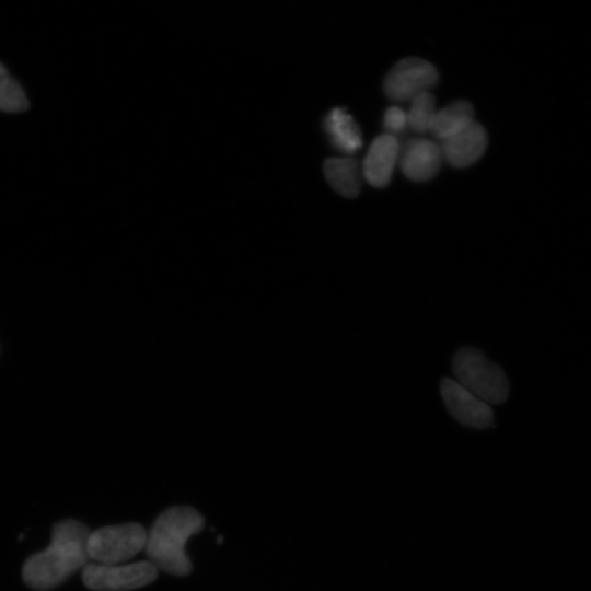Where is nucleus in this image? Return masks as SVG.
I'll list each match as a JSON object with an SVG mask.
<instances>
[{
  "instance_id": "nucleus-9",
  "label": "nucleus",
  "mask_w": 591,
  "mask_h": 591,
  "mask_svg": "<svg viewBox=\"0 0 591 591\" xmlns=\"http://www.w3.org/2000/svg\"><path fill=\"white\" fill-rule=\"evenodd\" d=\"M488 137L485 128L473 121L459 134L441 141L442 157L454 167L475 163L485 152Z\"/></svg>"
},
{
  "instance_id": "nucleus-16",
  "label": "nucleus",
  "mask_w": 591,
  "mask_h": 591,
  "mask_svg": "<svg viewBox=\"0 0 591 591\" xmlns=\"http://www.w3.org/2000/svg\"><path fill=\"white\" fill-rule=\"evenodd\" d=\"M383 125L393 134L403 131L407 125L406 113L398 106L389 107L384 113Z\"/></svg>"
},
{
  "instance_id": "nucleus-1",
  "label": "nucleus",
  "mask_w": 591,
  "mask_h": 591,
  "mask_svg": "<svg viewBox=\"0 0 591 591\" xmlns=\"http://www.w3.org/2000/svg\"><path fill=\"white\" fill-rule=\"evenodd\" d=\"M90 532L76 520L55 524L50 545L31 556L23 565L24 582L35 590H48L84 567L89 559L86 543Z\"/></svg>"
},
{
  "instance_id": "nucleus-13",
  "label": "nucleus",
  "mask_w": 591,
  "mask_h": 591,
  "mask_svg": "<svg viewBox=\"0 0 591 591\" xmlns=\"http://www.w3.org/2000/svg\"><path fill=\"white\" fill-rule=\"evenodd\" d=\"M473 121V105L467 101H456L436 113L429 131L442 141L459 134Z\"/></svg>"
},
{
  "instance_id": "nucleus-2",
  "label": "nucleus",
  "mask_w": 591,
  "mask_h": 591,
  "mask_svg": "<svg viewBox=\"0 0 591 591\" xmlns=\"http://www.w3.org/2000/svg\"><path fill=\"white\" fill-rule=\"evenodd\" d=\"M202 525L204 519L194 508L176 506L163 511L147 533L144 548L150 561L172 575L189 573L192 563L185 553V545Z\"/></svg>"
},
{
  "instance_id": "nucleus-15",
  "label": "nucleus",
  "mask_w": 591,
  "mask_h": 591,
  "mask_svg": "<svg viewBox=\"0 0 591 591\" xmlns=\"http://www.w3.org/2000/svg\"><path fill=\"white\" fill-rule=\"evenodd\" d=\"M28 108V100L21 84L10 76L0 80V111L22 113Z\"/></svg>"
},
{
  "instance_id": "nucleus-11",
  "label": "nucleus",
  "mask_w": 591,
  "mask_h": 591,
  "mask_svg": "<svg viewBox=\"0 0 591 591\" xmlns=\"http://www.w3.org/2000/svg\"><path fill=\"white\" fill-rule=\"evenodd\" d=\"M323 128L331 144L343 153L351 154L362 147L360 128L345 108L331 109L323 119Z\"/></svg>"
},
{
  "instance_id": "nucleus-4",
  "label": "nucleus",
  "mask_w": 591,
  "mask_h": 591,
  "mask_svg": "<svg viewBox=\"0 0 591 591\" xmlns=\"http://www.w3.org/2000/svg\"><path fill=\"white\" fill-rule=\"evenodd\" d=\"M146 541L147 532L138 523L108 525L90 532L88 555L95 563L118 564L144 548Z\"/></svg>"
},
{
  "instance_id": "nucleus-6",
  "label": "nucleus",
  "mask_w": 591,
  "mask_h": 591,
  "mask_svg": "<svg viewBox=\"0 0 591 591\" xmlns=\"http://www.w3.org/2000/svg\"><path fill=\"white\" fill-rule=\"evenodd\" d=\"M438 80V70L431 62L407 57L389 70L383 80V91L392 101L406 102L436 86Z\"/></svg>"
},
{
  "instance_id": "nucleus-8",
  "label": "nucleus",
  "mask_w": 591,
  "mask_h": 591,
  "mask_svg": "<svg viewBox=\"0 0 591 591\" xmlns=\"http://www.w3.org/2000/svg\"><path fill=\"white\" fill-rule=\"evenodd\" d=\"M399 152L402 172L415 182L432 178L439 171L443 158L440 146L425 138L409 139Z\"/></svg>"
},
{
  "instance_id": "nucleus-5",
  "label": "nucleus",
  "mask_w": 591,
  "mask_h": 591,
  "mask_svg": "<svg viewBox=\"0 0 591 591\" xmlns=\"http://www.w3.org/2000/svg\"><path fill=\"white\" fill-rule=\"evenodd\" d=\"M158 568L149 561L128 565L86 564L83 567V583L97 591H126L147 586L155 580Z\"/></svg>"
},
{
  "instance_id": "nucleus-17",
  "label": "nucleus",
  "mask_w": 591,
  "mask_h": 591,
  "mask_svg": "<svg viewBox=\"0 0 591 591\" xmlns=\"http://www.w3.org/2000/svg\"><path fill=\"white\" fill-rule=\"evenodd\" d=\"M9 76L7 68L0 62V80Z\"/></svg>"
},
{
  "instance_id": "nucleus-12",
  "label": "nucleus",
  "mask_w": 591,
  "mask_h": 591,
  "mask_svg": "<svg viewBox=\"0 0 591 591\" xmlns=\"http://www.w3.org/2000/svg\"><path fill=\"white\" fill-rule=\"evenodd\" d=\"M324 175L329 185L340 195L355 198L361 188L358 162L350 158H329L324 162Z\"/></svg>"
},
{
  "instance_id": "nucleus-7",
  "label": "nucleus",
  "mask_w": 591,
  "mask_h": 591,
  "mask_svg": "<svg viewBox=\"0 0 591 591\" xmlns=\"http://www.w3.org/2000/svg\"><path fill=\"white\" fill-rule=\"evenodd\" d=\"M440 392L449 413L462 425L480 429L493 424L494 414L489 404L457 381L442 379Z\"/></svg>"
},
{
  "instance_id": "nucleus-10",
  "label": "nucleus",
  "mask_w": 591,
  "mask_h": 591,
  "mask_svg": "<svg viewBox=\"0 0 591 591\" xmlns=\"http://www.w3.org/2000/svg\"><path fill=\"white\" fill-rule=\"evenodd\" d=\"M399 151L394 135H381L372 141L362 163V174L369 184L381 188L390 183Z\"/></svg>"
},
{
  "instance_id": "nucleus-14",
  "label": "nucleus",
  "mask_w": 591,
  "mask_h": 591,
  "mask_svg": "<svg viewBox=\"0 0 591 591\" xmlns=\"http://www.w3.org/2000/svg\"><path fill=\"white\" fill-rule=\"evenodd\" d=\"M410 102V107L406 113L407 125L416 132H427L437 113L434 96L427 91L418 94Z\"/></svg>"
},
{
  "instance_id": "nucleus-3",
  "label": "nucleus",
  "mask_w": 591,
  "mask_h": 591,
  "mask_svg": "<svg viewBox=\"0 0 591 591\" xmlns=\"http://www.w3.org/2000/svg\"><path fill=\"white\" fill-rule=\"evenodd\" d=\"M452 369L456 381L484 402L498 405L507 399L509 385L505 372L480 350L460 349L453 357Z\"/></svg>"
}]
</instances>
